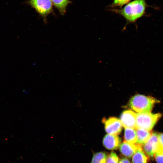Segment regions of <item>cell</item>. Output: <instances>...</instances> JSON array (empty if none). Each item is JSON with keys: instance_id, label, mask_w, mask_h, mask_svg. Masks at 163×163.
<instances>
[{"instance_id": "cell-1", "label": "cell", "mask_w": 163, "mask_h": 163, "mask_svg": "<svg viewBox=\"0 0 163 163\" xmlns=\"http://www.w3.org/2000/svg\"><path fill=\"white\" fill-rule=\"evenodd\" d=\"M146 6L145 0H134L123 8L111 10L123 16L128 22L133 23L144 15Z\"/></svg>"}, {"instance_id": "cell-2", "label": "cell", "mask_w": 163, "mask_h": 163, "mask_svg": "<svg viewBox=\"0 0 163 163\" xmlns=\"http://www.w3.org/2000/svg\"><path fill=\"white\" fill-rule=\"evenodd\" d=\"M159 102L153 97L137 94L132 97L129 101V106L137 113L150 112L154 105Z\"/></svg>"}, {"instance_id": "cell-3", "label": "cell", "mask_w": 163, "mask_h": 163, "mask_svg": "<svg viewBox=\"0 0 163 163\" xmlns=\"http://www.w3.org/2000/svg\"><path fill=\"white\" fill-rule=\"evenodd\" d=\"M161 116V113H153L150 112L137 113L136 129L141 128L151 131Z\"/></svg>"}, {"instance_id": "cell-4", "label": "cell", "mask_w": 163, "mask_h": 163, "mask_svg": "<svg viewBox=\"0 0 163 163\" xmlns=\"http://www.w3.org/2000/svg\"><path fill=\"white\" fill-rule=\"evenodd\" d=\"M28 3L44 19L52 11L51 0H29Z\"/></svg>"}, {"instance_id": "cell-5", "label": "cell", "mask_w": 163, "mask_h": 163, "mask_svg": "<svg viewBox=\"0 0 163 163\" xmlns=\"http://www.w3.org/2000/svg\"><path fill=\"white\" fill-rule=\"evenodd\" d=\"M158 134L156 133H152L148 140L142 145L143 150L149 157H154L155 153L162 147L159 141Z\"/></svg>"}, {"instance_id": "cell-6", "label": "cell", "mask_w": 163, "mask_h": 163, "mask_svg": "<svg viewBox=\"0 0 163 163\" xmlns=\"http://www.w3.org/2000/svg\"><path fill=\"white\" fill-rule=\"evenodd\" d=\"M103 122L104 124L106 132L108 134L117 135L120 133L122 129V125L120 120L114 117L104 118Z\"/></svg>"}, {"instance_id": "cell-7", "label": "cell", "mask_w": 163, "mask_h": 163, "mask_svg": "<svg viewBox=\"0 0 163 163\" xmlns=\"http://www.w3.org/2000/svg\"><path fill=\"white\" fill-rule=\"evenodd\" d=\"M136 114L131 110H126L121 114L120 120L125 128H136Z\"/></svg>"}, {"instance_id": "cell-8", "label": "cell", "mask_w": 163, "mask_h": 163, "mask_svg": "<svg viewBox=\"0 0 163 163\" xmlns=\"http://www.w3.org/2000/svg\"><path fill=\"white\" fill-rule=\"evenodd\" d=\"M121 142L120 138L117 135L108 134L104 137L103 144L108 150H115L119 147Z\"/></svg>"}, {"instance_id": "cell-9", "label": "cell", "mask_w": 163, "mask_h": 163, "mask_svg": "<svg viewBox=\"0 0 163 163\" xmlns=\"http://www.w3.org/2000/svg\"><path fill=\"white\" fill-rule=\"evenodd\" d=\"M138 147L137 143H131L124 141L119 146V150L124 156L130 158L137 150Z\"/></svg>"}, {"instance_id": "cell-10", "label": "cell", "mask_w": 163, "mask_h": 163, "mask_svg": "<svg viewBox=\"0 0 163 163\" xmlns=\"http://www.w3.org/2000/svg\"><path fill=\"white\" fill-rule=\"evenodd\" d=\"M138 144L137 150L132 156V163H147L148 156L143 150L142 145Z\"/></svg>"}, {"instance_id": "cell-11", "label": "cell", "mask_w": 163, "mask_h": 163, "mask_svg": "<svg viewBox=\"0 0 163 163\" xmlns=\"http://www.w3.org/2000/svg\"><path fill=\"white\" fill-rule=\"evenodd\" d=\"M136 129L137 138L136 143L142 145L148 140L152 133L150 130L144 129L136 128Z\"/></svg>"}, {"instance_id": "cell-12", "label": "cell", "mask_w": 163, "mask_h": 163, "mask_svg": "<svg viewBox=\"0 0 163 163\" xmlns=\"http://www.w3.org/2000/svg\"><path fill=\"white\" fill-rule=\"evenodd\" d=\"M124 141L131 143H136L137 138L136 129L125 128Z\"/></svg>"}, {"instance_id": "cell-13", "label": "cell", "mask_w": 163, "mask_h": 163, "mask_svg": "<svg viewBox=\"0 0 163 163\" xmlns=\"http://www.w3.org/2000/svg\"><path fill=\"white\" fill-rule=\"evenodd\" d=\"M55 6L60 13L63 15L66 12V7L70 3L69 0H51Z\"/></svg>"}, {"instance_id": "cell-14", "label": "cell", "mask_w": 163, "mask_h": 163, "mask_svg": "<svg viewBox=\"0 0 163 163\" xmlns=\"http://www.w3.org/2000/svg\"><path fill=\"white\" fill-rule=\"evenodd\" d=\"M107 157L105 152H96L93 155L91 163H106Z\"/></svg>"}, {"instance_id": "cell-15", "label": "cell", "mask_w": 163, "mask_h": 163, "mask_svg": "<svg viewBox=\"0 0 163 163\" xmlns=\"http://www.w3.org/2000/svg\"><path fill=\"white\" fill-rule=\"evenodd\" d=\"M119 160L117 155L114 152L112 151L107 156L106 163H118Z\"/></svg>"}, {"instance_id": "cell-16", "label": "cell", "mask_w": 163, "mask_h": 163, "mask_svg": "<svg viewBox=\"0 0 163 163\" xmlns=\"http://www.w3.org/2000/svg\"><path fill=\"white\" fill-rule=\"evenodd\" d=\"M131 0H113L109 5L111 8L118 7L121 8L123 5L127 4Z\"/></svg>"}, {"instance_id": "cell-17", "label": "cell", "mask_w": 163, "mask_h": 163, "mask_svg": "<svg viewBox=\"0 0 163 163\" xmlns=\"http://www.w3.org/2000/svg\"><path fill=\"white\" fill-rule=\"evenodd\" d=\"M154 157L156 163H163V148H161L158 151Z\"/></svg>"}, {"instance_id": "cell-18", "label": "cell", "mask_w": 163, "mask_h": 163, "mask_svg": "<svg viewBox=\"0 0 163 163\" xmlns=\"http://www.w3.org/2000/svg\"><path fill=\"white\" fill-rule=\"evenodd\" d=\"M118 163H130V162L128 158L123 157L120 160Z\"/></svg>"}, {"instance_id": "cell-19", "label": "cell", "mask_w": 163, "mask_h": 163, "mask_svg": "<svg viewBox=\"0 0 163 163\" xmlns=\"http://www.w3.org/2000/svg\"><path fill=\"white\" fill-rule=\"evenodd\" d=\"M158 139L161 145L163 148V133H160L158 134Z\"/></svg>"}]
</instances>
